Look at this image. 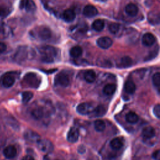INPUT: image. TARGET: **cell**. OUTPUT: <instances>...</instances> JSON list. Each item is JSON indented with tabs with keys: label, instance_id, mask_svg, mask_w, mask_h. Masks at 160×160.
I'll list each match as a JSON object with an SVG mask.
<instances>
[{
	"label": "cell",
	"instance_id": "1",
	"mask_svg": "<svg viewBox=\"0 0 160 160\" xmlns=\"http://www.w3.org/2000/svg\"><path fill=\"white\" fill-rule=\"evenodd\" d=\"M42 61L46 63L53 62L58 54V49L50 46H42L39 49Z\"/></svg>",
	"mask_w": 160,
	"mask_h": 160
},
{
	"label": "cell",
	"instance_id": "2",
	"mask_svg": "<svg viewBox=\"0 0 160 160\" xmlns=\"http://www.w3.org/2000/svg\"><path fill=\"white\" fill-rule=\"evenodd\" d=\"M23 81L28 86L33 88H37L40 84V79L34 72L27 73L24 76Z\"/></svg>",
	"mask_w": 160,
	"mask_h": 160
},
{
	"label": "cell",
	"instance_id": "3",
	"mask_svg": "<svg viewBox=\"0 0 160 160\" xmlns=\"http://www.w3.org/2000/svg\"><path fill=\"white\" fill-rule=\"evenodd\" d=\"M15 82V76L12 72H8L1 76L0 84L2 86L8 88L11 87Z\"/></svg>",
	"mask_w": 160,
	"mask_h": 160
},
{
	"label": "cell",
	"instance_id": "4",
	"mask_svg": "<svg viewBox=\"0 0 160 160\" xmlns=\"http://www.w3.org/2000/svg\"><path fill=\"white\" fill-rule=\"evenodd\" d=\"M54 83L56 85H59L62 87H67L69 84V79L68 76L62 72L58 73L55 76Z\"/></svg>",
	"mask_w": 160,
	"mask_h": 160
},
{
	"label": "cell",
	"instance_id": "5",
	"mask_svg": "<svg viewBox=\"0 0 160 160\" xmlns=\"http://www.w3.org/2000/svg\"><path fill=\"white\" fill-rule=\"evenodd\" d=\"M94 108L91 103L82 102L79 104L77 106L76 110L78 113L82 115H86V114H89L92 111Z\"/></svg>",
	"mask_w": 160,
	"mask_h": 160
},
{
	"label": "cell",
	"instance_id": "6",
	"mask_svg": "<svg viewBox=\"0 0 160 160\" xmlns=\"http://www.w3.org/2000/svg\"><path fill=\"white\" fill-rule=\"evenodd\" d=\"M37 143L38 148L43 152H51L54 149L53 144L48 139H40Z\"/></svg>",
	"mask_w": 160,
	"mask_h": 160
},
{
	"label": "cell",
	"instance_id": "7",
	"mask_svg": "<svg viewBox=\"0 0 160 160\" xmlns=\"http://www.w3.org/2000/svg\"><path fill=\"white\" fill-rule=\"evenodd\" d=\"M19 8L24 9L28 12H33L36 9V6L32 0H21Z\"/></svg>",
	"mask_w": 160,
	"mask_h": 160
},
{
	"label": "cell",
	"instance_id": "8",
	"mask_svg": "<svg viewBox=\"0 0 160 160\" xmlns=\"http://www.w3.org/2000/svg\"><path fill=\"white\" fill-rule=\"evenodd\" d=\"M96 44L99 48L106 49H108L112 46V41L110 38L107 36L101 37L97 39Z\"/></svg>",
	"mask_w": 160,
	"mask_h": 160
},
{
	"label": "cell",
	"instance_id": "9",
	"mask_svg": "<svg viewBox=\"0 0 160 160\" xmlns=\"http://www.w3.org/2000/svg\"><path fill=\"white\" fill-rule=\"evenodd\" d=\"M24 136L27 141L32 142H38L41 139L39 134L32 130H27L25 131Z\"/></svg>",
	"mask_w": 160,
	"mask_h": 160
},
{
	"label": "cell",
	"instance_id": "10",
	"mask_svg": "<svg viewBox=\"0 0 160 160\" xmlns=\"http://www.w3.org/2000/svg\"><path fill=\"white\" fill-rule=\"evenodd\" d=\"M155 41L156 38L150 32L144 34L142 37V43L144 46L147 47H150L153 45L155 42Z\"/></svg>",
	"mask_w": 160,
	"mask_h": 160
},
{
	"label": "cell",
	"instance_id": "11",
	"mask_svg": "<svg viewBox=\"0 0 160 160\" xmlns=\"http://www.w3.org/2000/svg\"><path fill=\"white\" fill-rule=\"evenodd\" d=\"M38 37L42 41H46L49 39L51 36V30L46 27H41L38 32Z\"/></svg>",
	"mask_w": 160,
	"mask_h": 160
},
{
	"label": "cell",
	"instance_id": "12",
	"mask_svg": "<svg viewBox=\"0 0 160 160\" xmlns=\"http://www.w3.org/2000/svg\"><path fill=\"white\" fill-rule=\"evenodd\" d=\"M83 14L87 18H92L97 15L98 10L96 8L92 5H87L84 8Z\"/></svg>",
	"mask_w": 160,
	"mask_h": 160
},
{
	"label": "cell",
	"instance_id": "13",
	"mask_svg": "<svg viewBox=\"0 0 160 160\" xmlns=\"http://www.w3.org/2000/svg\"><path fill=\"white\" fill-rule=\"evenodd\" d=\"M28 50L25 47H20L14 55V59L17 61H24L28 57Z\"/></svg>",
	"mask_w": 160,
	"mask_h": 160
},
{
	"label": "cell",
	"instance_id": "14",
	"mask_svg": "<svg viewBox=\"0 0 160 160\" xmlns=\"http://www.w3.org/2000/svg\"><path fill=\"white\" fill-rule=\"evenodd\" d=\"M78 138H79L78 130L74 127L71 128L67 134L68 141L70 142H75L78 141Z\"/></svg>",
	"mask_w": 160,
	"mask_h": 160
},
{
	"label": "cell",
	"instance_id": "15",
	"mask_svg": "<svg viewBox=\"0 0 160 160\" xmlns=\"http://www.w3.org/2000/svg\"><path fill=\"white\" fill-rule=\"evenodd\" d=\"M17 154L16 148L12 145L6 147L3 150L4 156L8 159H12L16 156Z\"/></svg>",
	"mask_w": 160,
	"mask_h": 160
},
{
	"label": "cell",
	"instance_id": "16",
	"mask_svg": "<svg viewBox=\"0 0 160 160\" xmlns=\"http://www.w3.org/2000/svg\"><path fill=\"white\" fill-rule=\"evenodd\" d=\"M62 18L65 21L68 22H71L74 20L76 18V13L72 9H68L63 12Z\"/></svg>",
	"mask_w": 160,
	"mask_h": 160
},
{
	"label": "cell",
	"instance_id": "17",
	"mask_svg": "<svg viewBox=\"0 0 160 160\" xmlns=\"http://www.w3.org/2000/svg\"><path fill=\"white\" fill-rule=\"evenodd\" d=\"M138 8L132 3H129L127 4L125 7V12L127 14L130 16L134 17L138 13Z\"/></svg>",
	"mask_w": 160,
	"mask_h": 160
},
{
	"label": "cell",
	"instance_id": "18",
	"mask_svg": "<svg viewBox=\"0 0 160 160\" xmlns=\"http://www.w3.org/2000/svg\"><path fill=\"white\" fill-rule=\"evenodd\" d=\"M106 113L105 107L102 105H99L97 107L94 108L92 111L89 114L91 115V117H101L104 115Z\"/></svg>",
	"mask_w": 160,
	"mask_h": 160
},
{
	"label": "cell",
	"instance_id": "19",
	"mask_svg": "<svg viewBox=\"0 0 160 160\" xmlns=\"http://www.w3.org/2000/svg\"><path fill=\"white\" fill-rule=\"evenodd\" d=\"M142 135L146 139H151L155 136V130L151 126H146L142 129Z\"/></svg>",
	"mask_w": 160,
	"mask_h": 160
},
{
	"label": "cell",
	"instance_id": "20",
	"mask_svg": "<svg viewBox=\"0 0 160 160\" xmlns=\"http://www.w3.org/2000/svg\"><path fill=\"white\" fill-rule=\"evenodd\" d=\"M96 73L93 70L89 69L85 71L84 73V78L85 81L88 83H92L96 80Z\"/></svg>",
	"mask_w": 160,
	"mask_h": 160
},
{
	"label": "cell",
	"instance_id": "21",
	"mask_svg": "<svg viewBox=\"0 0 160 160\" xmlns=\"http://www.w3.org/2000/svg\"><path fill=\"white\" fill-rule=\"evenodd\" d=\"M110 146L112 149L114 150H118L123 146V141L121 138H115L110 142Z\"/></svg>",
	"mask_w": 160,
	"mask_h": 160
},
{
	"label": "cell",
	"instance_id": "22",
	"mask_svg": "<svg viewBox=\"0 0 160 160\" xmlns=\"http://www.w3.org/2000/svg\"><path fill=\"white\" fill-rule=\"evenodd\" d=\"M124 90L128 94H133L136 91V85L132 80H127L124 84Z\"/></svg>",
	"mask_w": 160,
	"mask_h": 160
},
{
	"label": "cell",
	"instance_id": "23",
	"mask_svg": "<svg viewBox=\"0 0 160 160\" xmlns=\"http://www.w3.org/2000/svg\"><path fill=\"white\" fill-rule=\"evenodd\" d=\"M32 116L36 120L41 119L44 116V111L42 108L38 107L34 109L31 112Z\"/></svg>",
	"mask_w": 160,
	"mask_h": 160
},
{
	"label": "cell",
	"instance_id": "24",
	"mask_svg": "<svg viewBox=\"0 0 160 160\" xmlns=\"http://www.w3.org/2000/svg\"><path fill=\"white\" fill-rule=\"evenodd\" d=\"M104 25H105V24H104V20L101 19H98L92 22V28L96 31L99 32V31H101L104 29Z\"/></svg>",
	"mask_w": 160,
	"mask_h": 160
},
{
	"label": "cell",
	"instance_id": "25",
	"mask_svg": "<svg viewBox=\"0 0 160 160\" xmlns=\"http://www.w3.org/2000/svg\"><path fill=\"white\" fill-rule=\"evenodd\" d=\"M132 64V61L131 58L129 56H124L122 57L119 61V64L118 65L119 67L127 68L131 66Z\"/></svg>",
	"mask_w": 160,
	"mask_h": 160
},
{
	"label": "cell",
	"instance_id": "26",
	"mask_svg": "<svg viewBox=\"0 0 160 160\" xmlns=\"http://www.w3.org/2000/svg\"><path fill=\"white\" fill-rule=\"evenodd\" d=\"M82 53V49L79 46H76L72 47L69 51L70 56L73 58H79V56H81Z\"/></svg>",
	"mask_w": 160,
	"mask_h": 160
},
{
	"label": "cell",
	"instance_id": "27",
	"mask_svg": "<svg viewBox=\"0 0 160 160\" xmlns=\"http://www.w3.org/2000/svg\"><path fill=\"white\" fill-rule=\"evenodd\" d=\"M116 89V86L114 84H108L103 88V92L106 95L110 96L113 94Z\"/></svg>",
	"mask_w": 160,
	"mask_h": 160
},
{
	"label": "cell",
	"instance_id": "28",
	"mask_svg": "<svg viewBox=\"0 0 160 160\" xmlns=\"http://www.w3.org/2000/svg\"><path fill=\"white\" fill-rule=\"evenodd\" d=\"M139 119L138 116L134 112H129L126 115V120L131 124L136 123Z\"/></svg>",
	"mask_w": 160,
	"mask_h": 160
},
{
	"label": "cell",
	"instance_id": "29",
	"mask_svg": "<svg viewBox=\"0 0 160 160\" xmlns=\"http://www.w3.org/2000/svg\"><path fill=\"white\" fill-rule=\"evenodd\" d=\"M94 126L96 131L98 132L103 131L106 128V124L104 121L101 119H97L94 122Z\"/></svg>",
	"mask_w": 160,
	"mask_h": 160
},
{
	"label": "cell",
	"instance_id": "30",
	"mask_svg": "<svg viewBox=\"0 0 160 160\" xmlns=\"http://www.w3.org/2000/svg\"><path fill=\"white\" fill-rule=\"evenodd\" d=\"M33 97V94L31 91H24L22 93V101L23 103L28 102Z\"/></svg>",
	"mask_w": 160,
	"mask_h": 160
},
{
	"label": "cell",
	"instance_id": "31",
	"mask_svg": "<svg viewBox=\"0 0 160 160\" xmlns=\"http://www.w3.org/2000/svg\"><path fill=\"white\" fill-rule=\"evenodd\" d=\"M152 81L154 86L157 89H159L160 86V73L159 72H156L152 76Z\"/></svg>",
	"mask_w": 160,
	"mask_h": 160
},
{
	"label": "cell",
	"instance_id": "32",
	"mask_svg": "<svg viewBox=\"0 0 160 160\" xmlns=\"http://www.w3.org/2000/svg\"><path fill=\"white\" fill-rule=\"evenodd\" d=\"M119 28H120V25L118 23H115V22L110 24L108 27L109 31L112 34L117 33L119 31Z\"/></svg>",
	"mask_w": 160,
	"mask_h": 160
},
{
	"label": "cell",
	"instance_id": "33",
	"mask_svg": "<svg viewBox=\"0 0 160 160\" xmlns=\"http://www.w3.org/2000/svg\"><path fill=\"white\" fill-rule=\"evenodd\" d=\"M10 12L9 9L4 5H0V17L5 18L6 17Z\"/></svg>",
	"mask_w": 160,
	"mask_h": 160
},
{
	"label": "cell",
	"instance_id": "34",
	"mask_svg": "<svg viewBox=\"0 0 160 160\" xmlns=\"http://www.w3.org/2000/svg\"><path fill=\"white\" fill-rule=\"evenodd\" d=\"M153 112L154 114V115L158 118H160V105L159 104H156L154 108H153Z\"/></svg>",
	"mask_w": 160,
	"mask_h": 160
},
{
	"label": "cell",
	"instance_id": "35",
	"mask_svg": "<svg viewBox=\"0 0 160 160\" xmlns=\"http://www.w3.org/2000/svg\"><path fill=\"white\" fill-rule=\"evenodd\" d=\"M152 158L155 160H160V151L157 150L152 154Z\"/></svg>",
	"mask_w": 160,
	"mask_h": 160
},
{
	"label": "cell",
	"instance_id": "36",
	"mask_svg": "<svg viewBox=\"0 0 160 160\" xmlns=\"http://www.w3.org/2000/svg\"><path fill=\"white\" fill-rule=\"evenodd\" d=\"M7 49V46L5 43L0 42V54L5 52Z\"/></svg>",
	"mask_w": 160,
	"mask_h": 160
},
{
	"label": "cell",
	"instance_id": "37",
	"mask_svg": "<svg viewBox=\"0 0 160 160\" xmlns=\"http://www.w3.org/2000/svg\"><path fill=\"white\" fill-rule=\"evenodd\" d=\"M22 160H34V159L33 158V157H32L31 156H29V155H28V156H24Z\"/></svg>",
	"mask_w": 160,
	"mask_h": 160
},
{
	"label": "cell",
	"instance_id": "38",
	"mask_svg": "<svg viewBox=\"0 0 160 160\" xmlns=\"http://www.w3.org/2000/svg\"><path fill=\"white\" fill-rule=\"evenodd\" d=\"M3 33H4V29H2V27L0 26V36L3 35Z\"/></svg>",
	"mask_w": 160,
	"mask_h": 160
},
{
	"label": "cell",
	"instance_id": "39",
	"mask_svg": "<svg viewBox=\"0 0 160 160\" xmlns=\"http://www.w3.org/2000/svg\"><path fill=\"white\" fill-rule=\"evenodd\" d=\"M96 1H101V2H104V1H106V0H96Z\"/></svg>",
	"mask_w": 160,
	"mask_h": 160
}]
</instances>
